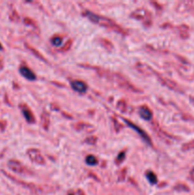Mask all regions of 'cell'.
I'll return each instance as SVG.
<instances>
[{
    "mask_svg": "<svg viewBox=\"0 0 194 195\" xmlns=\"http://www.w3.org/2000/svg\"><path fill=\"white\" fill-rule=\"evenodd\" d=\"M8 168L18 174H34L32 171H30L27 166H25L23 164H21L19 161L15 159H11L8 162Z\"/></svg>",
    "mask_w": 194,
    "mask_h": 195,
    "instance_id": "obj_5",
    "label": "cell"
},
{
    "mask_svg": "<svg viewBox=\"0 0 194 195\" xmlns=\"http://www.w3.org/2000/svg\"><path fill=\"white\" fill-rule=\"evenodd\" d=\"M135 68L137 71H139L141 73L145 74V75H149L151 72H152V68L149 67V65L147 64H144V63H140V62H138L136 65H135Z\"/></svg>",
    "mask_w": 194,
    "mask_h": 195,
    "instance_id": "obj_11",
    "label": "cell"
},
{
    "mask_svg": "<svg viewBox=\"0 0 194 195\" xmlns=\"http://www.w3.org/2000/svg\"><path fill=\"white\" fill-rule=\"evenodd\" d=\"M71 45H72V40L70 39V40H68V41L66 42V44L64 45V47H61V48L59 49V50H60V51H67V50H69L71 48Z\"/></svg>",
    "mask_w": 194,
    "mask_h": 195,
    "instance_id": "obj_21",
    "label": "cell"
},
{
    "mask_svg": "<svg viewBox=\"0 0 194 195\" xmlns=\"http://www.w3.org/2000/svg\"><path fill=\"white\" fill-rule=\"evenodd\" d=\"M125 158H126V152L125 151H121L119 154H118V156L116 157V164L117 165H120L121 163H123V161L125 160Z\"/></svg>",
    "mask_w": 194,
    "mask_h": 195,
    "instance_id": "obj_22",
    "label": "cell"
},
{
    "mask_svg": "<svg viewBox=\"0 0 194 195\" xmlns=\"http://www.w3.org/2000/svg\"><path fill=\"white\" fill-rule=\"evenodd\" d=\"M24 22H25L26 25H30V26H34V27H36V26H37L36 23H35L33 19L28 18V17H25V18H24Z\"/></svg>",
    "mask_w": 194,
    "mask_h": 195,
    "instance_id": "obj_24",
    "label": "cell"
},
{
    "mask_svg": "<svg viewBox=\"0 0 194 195\" xmlns=\"http://www.w3.org/2000/svg\"><path fill=\"white\" fill-rule=\"evenodd\" d=\"M69 195H73V194H71H71H69Z\"/></svg>",
    "mask_w": 194,
    "mask_h": 195,
    "instance_id": "obj_28",
    "label": "cell"
},
{
    "mask_svg": "<svg viewBox=\"0 0 194 195\" xmlns=\"http://www.w3.org/2000/svg\"><path fill=\"white\" fill-rule=\"evenodd\" d=\"M19 107H20V109L22 111L23 116L26 119V121L29 124H34L35 123V117H34V114L33 113V110L29 107H28L27 105H25V104H22Z\"/></svg>",
    "mask_w": 194,
    "mask_h": 195,
    "instance_id": "obj_7",
    "label": "cell"
},
{
    "mask_svg": "<svg viewBox=\"0 0 194 195\" xmlns=\"http://www.w3.org/2000/svg\"><path fill=\"white\" fill-rule=\"evenodd\" d=\"M83 15L87 17L89 20H91L92 23L97 24L101 27H104V28H106V29H109V30H112L119 34H122V35L128 34V32L124 29L123 27L118 25L114 20L110 19L107 16H103L101 14L95 13L89 11V10H86L83 12Z\"/></svg>",
    "mask_w": 194,
    "mask_h": 195,
    "instance_id": "obj_1",
    "label": "cell"
},
{
    "mask_svg": "<svg viewBox=\"0 0 194 195\" xmlns=\"http://www.w3.org/2000/svg\"><path fill=\"white\" fill-rule=\"evenodd\" d=\"M74 127H75V129H76L77 130L85 129L86 128H87V129H93V128H92V126H91L90 124H86V123H84V122H80V123L76 124Z\"/></svg>",
    "mask_w": 194,
    "mask_h": 195,
    "instance_id": "obj_17",
    "label": "cell"
},
{
    "mask_svg": "<svg viewBox=\"0 0 194 195\" xmlns=\"http://www.w3.org/2000/svg\"><path fill=\"white\" fill-rule=\"evenodd\" d=\"M113 126H114V129L118 132L120 131L121 129H123V125L120 124V122H118V120L116 119V117H113Z\"/></svg>",
    "mask_w": 194,
    "mask_h": 195,
    "instance_id": "obj_20",
    "label": "cell"
},
{
    "mask_svg": "<svg viewBox=\"0 0 194 195\" xmlns=\"http://www.w3.org/2000/svg\"><path fill=\"white\" fill-rule=\"evenodd\" d=\"M10 18H11V20H13V21H18V20H19V15H18V13H16L15 10L13 11V13H12L11 15H10Z\"/></svg>",
    "mask_w": 194,
    "mask_h": 195,
    "instance_id": "obj_25",
    "label": "cell"
},
{
    "mask_svg": "<svg viewBox=\"0 0 194 195\" xmlns=\"http://www.w3.org/2000/svg\"><path fill=\"white\" fill-rule=\"evenodd\" d=\"M50 42L54 47H60L63 43V37L60 35H55L50 39Z\"/></svg>",
    "mask_w": 194,
    "mask_h": 195,
    "instance_id": "obj_15",
    "label": "cell"
},
{
    "mask_svg": "<svg viewBox=\"0 0 194 195\" xmlns=\"http://www.w3.org/2000/svg\"><path fill=\"white\" fill-rule=\"evenodd\" d=\"M121 119L129 127V128H131L133 130H135L138 134H139V136L143 139V140L149 145V146H153V142H152V140H151V138L149 137V135L148 134V132L146 131V130H144V129H142L139 126H137L136 124H134L133 122H131L129 119H128V118H126V117H123V116H121Z\"/></svg>",
    "mask_w": 194,
    "mask_h": 195,
    "instance_id": "obj_4",
    "label": "cell"
},
{
    "mask_svg": "<svg viewBox=\"0 0 194 195\" xmlns=\"http://www.w3.org/2000/svg\"><path fill=\"white\" fill-rule=\"evenodd\" d=\"M99 43H100V45L103 48H105V50H107L108 51L113 50V44L110 42L108 39H107V38H100L99 39Z\"/></svg>",
    "mask_w": 194,
    "mask_h": 195,
    "instance_id": "obj_13",
    "label": "cell"
},
{
    "mask_svg": "<svg viewBox=\"0 0 194 195\" xmlns=\"http://www.w3.org/2000/svg\"><path fill=\"white\" fill-rule=\"evenodd\" d=\"M3 50V47H2L1 43H0V50Z\"/></svg>",
    "mask_w": 194,
    "mask_h": 195,
    "instance_id": "obj_27",
    "label": "cell"
},
{
    "mask_svg": "<svg viewBox=\"0 0 194 195\" xmlns=\"http://www.w3.org/2000/svg\"><path fill=\"white\" fill-rule=\"evenodd\" d=\"M78 194H79V195H85V194H84V192L81 191V190H78Z\"/></svg>",
    "mask_w": 194,
    "mask_h": 195,
    "instance_id": "obj_26",
    "label": "cell"
},
{
    "mask_svg": "<svg viewBox=\"0 0 194 195\" xmlns=\"http://www.w3.org/2000/svg\"><path fill=\"white\" fill-rule=\"evenodd\" d=\"M27 154L29 156V158L32 160V162L37 165H44L46 163L44 156L42 155L41 151L37 149H29L27 150Z\"/></svg>",
    "mask_w": 194,
    "mask_h": 195,
    "instance_id": "obj_6",
    "label": "cell"
},
{
    "mask_svg": "<svg viewBox=\"0 0 194 195\" xmlns=\"http://www.w3.org/2000/svg\"><path fill=\"white\" fill-rule=\"evenodd\" d=\"M84 142L87 143V144H89V145L93 146V145H95V144L97 143V137H95V136H90V137H87V138L85 139V141H84Z\"/></svg>",
    "mask_w": 194,
    "mask_h": 195,
    "instance_id": "obj_18",
    "label": "cell"
},
{
    "mask_svg": "<svg viewBox=\"0 0 194 195\" xmlns=\"http://www.w3.org/2000/svg\"><path fill=\"white\" fill-rule=\"evenodd\" d=\"M130 17L132 18H135L137 20H140L143 22V24L145 25V27H150L152 25V17H151V13L144 9V8H141V9H138L136 11H134L133 13H131L130 14Z\"/></svg>",
    "mask_w": 194,
    "mask_h": 195,
    "instance_id": "obj_3",
    "label": "cell"
},
{
    "mask_svg": "<svg viewBox=\"0 0 194 195\" xmlns=\"http://www.w3.org/2000/svg\"><path fill=\"white\" fill-rule=\"evenodd\" d=\"M80 66H83V67H88V68H92V70H95L99 75L101 76H104L106 78H107L108 80L110 81H114L116 82L117 84L121 87V88H124L126 90H128V91H131L132 92H141L140 90H138L136 87H134L133 85H131V83L128 82V80H127L123 75L121 74H118V73H115V72H112L109 71H106L104 69H100V68H95V67H92V66H86V65H80Z\"/></svg>",
    "mask_w": 194,
    "mask_h": 195,
    "instance_id": "obj_2",
    "label": "cell"
},
{
    "mask_svg": "<svg viewBox=\"0 0 194 195\" xmlns=\"http://www.w3.org/2000/svg\"><path fill=\"white\" fill-rule=\"evenodd\" d=\"M146 177H147V179L149 180V182L150 184H152V185L157 184L158 179H157L156 174H155L153 171H148L146 172Z\"/></svg>",
    "mask_w": 194,
    "mask_h": 195,
    "instance_id": "obj_14",
    "label": "cell"
},
{
    "mask_svg": "<svg viewBox=\"0 0 194 195\" xmlns=\"http://www.w3.org/2000/svg\"><path fill=\"white\" fill-rule=\"evenodd\" d=\"M25 45H26V47H27V49H29L30 50H32L33 52H34V54H35V55H37V57H38V58H40V59H42V60H44V61H47V59H46L45 57H43V56H42V55H41V54H39V52H38L37 50H34V48H32V47H31V45H28L27 43H26Z\"/></svg>",
    "mask_w": 194,
    "mask_h": 195,
    "instance_id": "obj_19",
    "label": "cell"
},
{
    "mask_svg": "<svg viewBox=\"0 0 194 195\" xmlns=\"http://www.w3.org/2000/svg\"><path fill=\"white\" fill-rule=\"evenodd\" d=\"M138 113H139L140 117L144 120L149 121L152 118V111L151 109L147 106H141L138 109Z\"/></svg>",
    "mask_w": 194,
    "mask_h": 195,
    "instance_id": "obj_10",
    "label": "cell"
},
{
    "mask_svg": "<svg viewBox=\"0 0 194 195\" xmlns=\"http://www.w3.org/2000/svg\"><path fill=\"white\" fill-rule=\"evenodd\" d=\"M86 163H87L88 165H90V166H95V165H97L98 160H97V158H96L94 155L90 154V155H88V156L86 157Z\"/></svg>",
    "mask_w": 194,
    "mask_h": 195,
    "instance_id": "obj_16",
    "label": "cell"
},
{
    "mask_svg": "<svg viewBox=\"0 0 194 195\" xmlns=\"http://www.w3.org/2000/svg\"><path fill=\"white\" fill-rule=\"evenodd\" d=\"M19 72H20V74H21L24 78H26L27 80H30V81H34V80H36V75H35V73H34L30 68H28V67H26V66H21V67L19 68Z\"/></svg>",
    "mask_w": 194,
    "mask_h": 195,
    "instance_id": "obj_9",
    "label": "cell"
},
{
    "mask_svg": "<svg viewBox=\"0 0 194 195\" xmlns=\"http://www.w3.org/2000/svg\"><path fill=\"white\" fill-rule=\"evenodd\" d=\"M117 108H118L121 111H123V113H125V111L127 110V103H126V101H125V100H121V101H119V102H118V104H117Z\"/></svg>",
    "mask_w": 194,
    "mask_h": 195,
    "instance_id": "obj_23",
    "label": "cell"
},
{
    "mask_svg": "<svg viewBox=\"0 0 194 195\" xmlns=\"http://www.w3.org/2000/svg\"><path fill=\"white\" fill-rule=\"evenodd\" d=\"M41 124H42V127L44 128L45 130L49 129V127H50V114H49V113H47L46 110H44L42 113V114H41Z\"/></svg>",
    "mask_w": 194,
    "mask_h": 195,
    "instance_id": "obj_12",
    "label": "cell"
},
{
    "mask_svg": "<svg viewBox=\"0 0 194 195\" xmlns=\"http://www.w3.org/2000/svg\"><path fill=\"white\" fill-rule=\"evenodd\" d=\"M71 87L73 91H75L79 93H85L88 90L87 84L81 80H72L71 82Z\"/></svg>",
    "mask_w": 194,
    "mask_h": 195,
    "instance_id": "obj_8",
    "label": "cell"
}]
</instances>
